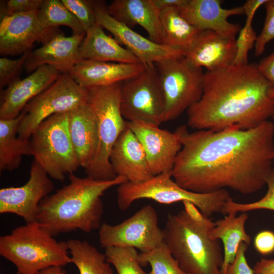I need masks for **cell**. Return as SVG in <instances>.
<instances>
[{
	"label": "cell",
	"mask_w": 274,
	"mask_h": 274,
	"mask_svg": "<svg viewBox=\"0 0 274 274\" xmlns=\"http://www.w3.org/2000/svg\"><path fill=\"white\" fill-rule=\"evenodd\" d=\"M237 213H230L224 218L215 222L210 237L216 240L221 239L223 244V262L221 267L222 274H225L227 266L232 263L235 258L241 243L248 246L251 242L250 236L245 230V224L248 215L243 213L236 216Z\"/></svg>",
	"instance_id": "484cf974"
},
{
	"label": "cell",
	"mask_w": 274,
	"mask_h": 274,
	"mask_svg": "<svg viewBox=\"0 0 274 274\" xmlns=\"http://www.w3.org/2000/svg\"><path fill=\"white\" fill-rule=\"evenodd\" d=\"M61 75L54 67L44 65L27 77L9 85L1 94L0 119L19 116L32 99L50 86Z\"/></svg>",
	"instance_id": "e0dca14e"
},
{
	"label": "cell",
	"mask_w": 274,
	"mask_h": 274,
	"mask_svg": "<svg viewBox=\"0 0 274 274\" xmlns=\"http://www.w3.org/2000/svg\"><path fill=\"white\" fill-rule=\"evenodd\" d=\"M38 11L6 15L0 23V54L15 56L30 51L36 42L43 44L58 31L44 29Z\"/></svg>",
	"instance_id": "2e32d148"
},
{
	"label": "cell",
	"mask_w": 274,
	"mask_h": 274,
	"mask_svg": "<svg viewBox=\"0 0 274 274\" xmlns=\"http://www.w3.org/2000/svg\"><path fill=\"white\" fill-rule=\"evenodd\" d=\"M110 160L116 175L128 182H141L153 176L144 148L127 125L114 144Z\"/></svg>",
	"instance_id": "44dd1931"
},
{
	"label": "cell",
	"mask_w": 274,
	"mask_h": 274,
	"mask_svg": "<svg viewBox=\"0 0 274 274\" xmlns=\"http://www.w3.org/2000/svg\"><path fill=\"white\" fill-rule=\"evenodd\" d=\"M258 65L263 75L274 85V51L262 58Z\"/></svg>",
	"instance_id": "60d3db41"
},
{
	"label": "cell",
	"mask_w": 274,
	"mask_h": 274,
	"mask_svg": "<svg viewBox=\"0 0 274 274\" xmlns=\"http://www.w3.org/2000/svg\"><path fill=\"white\" fill-rule=\"evenodd\" d=\"M139 257L141 265L150 264L149 274H187L164 242L150 252L139 253Z\"/></svg>",
	"instance_id": "4dcf8cb0"
},
{
	"label": "cell",
	"mask_w": 274,
	"mask_h": 274,
	"mask_svg": "<svg viewBox=\"0 0 274 274\" xmlns=\"http://www.w3.org/2000/svg\"><path fill=\"white\" fill-rule=\"evenodd\" d=\"M160 20L161 44L184 52L201 31L183 18L178 8L161 10Z\"/></svg>",
	"instance_id": "83f0119b"
},
{
	"label": "cell",
	"mask_w": 274,
	"mask_h": 274,
	"mask_svg": "<svg viewBox=\"0 0 274 274\" xmlns=\"http://www.w3.org/2000/svg\"><path fill=\"white\" fill-rule=\"evenodd\" d=\"M38 18L44 29H56L62 25L70 28L73 35L86 34L79 21L61 1L44 0L38 10Z\"/></svg>",
	"instance_id": "f546056e"
},
{
	"label": "cell",
	"mask_w": 274,
	"mask_h": 274,
	"mask_svg": "<svg viewBox=\"0 0 274 274\" xmlns=\"http://www.w3.org/2000/svg\"><path fill=\"white\" fill-rule=\"evenodd\" d=\"M127 126L138 138L145 151L153 176L172 174L177 156L182 148L176 133L144 121H127Z\"/></svg>",
	"instance_id": "9a60e30c"
},
{
	"label": "cell",
	"mask_w": 274,
	"mask_h": 274,
	"mask_svg": "<svg viewBox=\"0 0 274 274\" xmlns=\"http://www.w3.org/2000/svg\"><path fill=\"white\" fill-rule=\"evenodd\" d=\"M266 16L262 30L255 44V55L259 56L265 51L266 45L274 39V0H267L264 5Z\"/></svg>",
	"instance_id": "8d00e7d4"
},
{
	"label": "cell",
	"mask_w": 274,
	"mask_h": 274,
	"mask_svg": "<svg viewBox=\"0 0 274 274\" xmlns=\"http://www.w3.org/2000/svg\"><path fill=\"white\" fill-rule=\"evenodd\" d=\"M220 0H187L180 9L182 16L199 30H211L227 38H235L241 26L229 22L233 15H244L242 6L231 9L221 7Z\"/></svg>",
	"instance_id": "d6986e66"
},
{
	"label": "cell",
	"mask_w": 274,
	"mask_h": 274,
	"mask_svg": "<svg viewBox=\"0 0 274 274\" xmlns=\"http://www.w3.org/2000/svg\"><path fill=\"white\" fill-rule=\"evenodd\" d=\"M122 82L88 88V103L97 121L98 145L93 160L85 170L87 177L97 180L110 181L117 177L110 157L114 144L127 126L120 108Z\"/></svg>",
	"instance_id": "8992f818"
},
{
	"label": "cell",
	"mask_w": 274,
	"mask_h": 274,
	"mask_svg": "<svg viewBox=\"0 0 274 274\" xmlns=\"http://www.w3.org/2000/svg\"><path fill=\"white\" fill-rule=\"evenodd\" d=\"M120 108L127 121L163 123L165 99L155 64L145 65L140 74L122 82Z\"/></svg>",
	"instance_id": "8fae6325"
},
{
	"label": "cell",
	"mask_w": 274,
	"mask_h": 274,
	"mask_svg": "<svg viewBox=\"0 0 274 274\" xmlns=\"http://www.w3.org/2000/svg\"><path fill=\"white\" fill-rule=\"evenodd\" d=\"M163 239V231L159 226L157 212L150 204L143 207L119 224L103 223L99 228V243L104 248L131 247L145 253L162 243Z\"/></svg>",
	"instance_id": "7c38bea8"
},
{
	"label": "cell",
	"mask_w": 274,
	"mask_h": 274,
	"mask_svg": "<svg viewBox=\"0 0 274 274\" xmlns=\"http://www.w3.org/2000/svg\"><path fill=\"white\" fill-rule=\"evenodd\" d=\"M67 242H58L38 222L26 223L0 237V255L20 274H38L71 263Z\"/></svg>",
	"instance_id": "5b68a950"
},
{
	"label": "cell",
	"mask_w": 274,
	"mask_h": 274,
	"mask_svg": "<svg viewBox=\"0 0 274 274\" xmlns=\"http://www.w3.org/2000/svg\"><path fill=\"white\" fill-rule=\"evenodd\" d=\"M49 177L33 160L29 178L24 185L0 189V214H15L26 223L36 222L40 203L54 189Z\"/></svg>",
	"instance_id": "5bb4252c"
},
{
	"label": "cell",
	"mask_w": 274,
	"mask_h": 274,
	"mask_svg": "<svg viewBox=\"0 0 274 274\" xmlns=\"http://www.w3.org/2000/svg\"><path fill=\"white\" fill-rule=\"evenodd\" d=\"M267 190L265 195L260 199L250 203H238L230 198L224 204L221 213L247 212L257 210H269L274 211V167L267 182Z\"/></svg>",
	"instance_id": "d6a6232c"
},
{
	"label": "cell",
	"mask_w": 274,
	"mask_h": 274,
	"mask_svg": "<svg viewBox=\"0 0 274 274\" xmlns=\"http://www.w3.org/2000/svg\"><path fill=\"white\" fill-rule=\"evenodd\" d=\"M82 59L125 63H139L140 61L115 40L108 36L96 23L89 29L80 47Z\"/></svg>",
	"instance_id": "d4e9b609"
},
{
	"label": "cell",
	"mask_w": 274,
	"mask_h": 274,
	"mask_svg": "<svg viewBox=\"0 0 274 274\" xmlns=\"http://www.w3.org/2000/svg\"><path fill=\"white\" fill-rule=\"evenodd\" d=\"M252 23L246 22L239 32L238 37L236 39V50L233 65H241L248 63V52L254 47L257 37Z\"/></svg>",
	"instance_id": "836d02e7"
},
{
	"label": "cell",
	"mask_w": 274,
	"mask_h": 274,
	"mask_svg": "<svg viewBox=\"0 0 274 274\" xmlns=\"http://www.w3.org/2000/svg\"><path fill=\"white\" fill-rule=\"evenodd\" d=\"M182 148L172 172L187 190L207 193L230 188L244 195L266 185L274 166V124L266 121L251 129L174 131Z\"/></svg>",
	"instance_id": "6da1fadb"
},
{
	"label": "cell",
	"mask_w": 274,
	"mask_h": 274,
	"mask_svg": "<svg viewBox=\"0 0 274 274\" xmlns=\"http://www.w3.org/2000/svg\"><path fill=\"white\" fill-rule=\"evenodd\" d=\"M61 2L77 19L86 32L97 23L92 1L61 0Z\"/></svg>",
	"instance_id": "e575fe53"
},
{
	"label": "cell",
	"mask_w": 274,
	"mask_h": 274,
	"mask_svg": "<svg viewBox=\"0 0 274 274\" xmlns=\"http://www.w3.org/2000/svg\"><path fill=\"white\" fill-rule=\"evenodd\" d=\"M31 51V50H30ZM27 51L17 59H10L6 57L0 58V87L11 84L19 79L21 70L27 59L30 51Z\"/></svg>",
	"instance_id": "d590c367"
},
{
	"label": "cell",
	"mask_w": 274,
	"mask_h": 274,
	"mask_svg": "<svg viewBox=\"0 0 274 274\" xmlns=\"http://www.w3.org/2000/svg\"><path fill=\"white\" fill-rule=\"evenodd\" d=\"M15 274L20 273L17 272ZM38 274H66V272L63 267L52 266L41 271Z\"/></svg>",
	"instance_id": "f6af8a7d"
},
{
	"label": "cell",
	"mask_w": 274,
	"mask_h": 274,
	"mask_svg": "<svg viewBox=\"0 0 274 274\" xmlns=\"http://www.w3.org/2000/svg\"><path fill=\"white\" fill-rule=\"evenodd\" d=\"M183 203L184 209L167 216L164 242L187 274H222L223 251L210 237L215 222L193 204Z\"/></svg>",
	"instance_id": "277c9868"
},
{
	"label": "cell",
	"mask_w": 274,
	"mask_h": 274,
	"mask_svg": "<svg viewBox=\"0 0 274 274\" xmlns=\"http://www.w3.org/2000/svg\"><path fill=\"white\" fill-rule=\"evenodd\" d=\"M44 0H9L1 5V17L11 14L38 11Z\"/></svg>",
	"instance_id": "74e56055"
},
{
	"label": "cell",
	"mask_w": 274,
	"mask_h": 274,
	"mask_svg": "<svg viewBox=\"0 0 274 274\" xmlns=\"http://www.w3.org/2000/svg\"><path fill=\"white\" fill-rule=\"evenodd\" d=\"M272 118L273 119H274V115L273 116V117H272Z\"/></svg>",
	"instance_id": "bcb514c9"
},
{
	"label": "cell",
	"mask_w": 274,
	"mask_h": 274,
	"mask_svg": "<svg viewBox=\"0 0 274 274\" xmlns=\"http://www.w3.org/2000/svg\"><path fill=\"white\" fill-rule=\"evenodd\" d=\"M21 113L11 119H0V171L19 168L24 155H31L29 140L20 138L18 128L22 119Z\"/></svg>",
	"instance_id": "4316f807"
},
{
	"label": "cell",
	"mask_w": 274,
	"mask_h": 274,
	"mask_svg": "<svg viewBox=\"0 0 274 274\" xmlns=\"http://www.w3.org/2000/svg\"><path fill=\"white\" fill-rule=\"evenodd\" d=\"M172 178V174L163 173L141 182L127 181L119 185L117 190L119 208L125 211L134 201L141 199H152L167 204L188 202L203 216L210 218L215 213H221L224 204L231 198L226 189L207 193L187 190Z\"/></svg>",
	"instance_id": "52a82bcc"
},
{
	"label": "cell",
	"mask_w": 274,
	"mask_h": 274,
	"mask_svg": "<svg viewBox=\"0 0 274 274\" xmlns=\"http://www.w3.org/2000/svg\"><path fill=\"white\" fill-rule=\"evenodd\" d=\"M87 88L78 84L68 73L61 74L48 88L32 99L21 112L18 136L29 140L43 121L51 116L67 112L88 102Z\"/></svg>",
	"instance_id": "30bf717a"
},
{
	"label": "cell",
	"mask_w": 274,
	"mask_h": 274,
	"mask_svg": "<svg viewBox=\"0 0 274 274\" xmlns=\"http://www.w3.org/2000/svg\"><path fill=\"white\" fill-rule=\"evenodd\" d=\"M254 245L256 251L262 255H267L274 251V232L263 230L255 236Z\"/></svg>",
	"instance_id": "ab89813d"
},
{
	"label": "cell",
	"mask_w": 274,
	"mask_h": 274,
	"mask_svg": "<svg viewBox=\"0 0 274 274\" xmlns=\"http://www.w3.org/2000/svg\"><path fill=\"white\" fill-rule=\"evenodd\" d=\"M154 2L161 11L169 8H176L180 9L187 2V0H153Z\"/></svg>",
	"instance_id": "ee69618b"
},
{
	"label": "cell",
	"mask_w": 274,
	"mask_h": 274,
	"mask_svg": "<svg viewBox=\"0 0 274 274\" xmlns=\"http://www.w3.org/2000/svg\"><path fill=\"white\" fill-rule=\"evenodd\" d=\"M105 249L106 261L114 266L117 274H146L141 267L136 249L121 247Z\"/></svg>",
	"instance_id": "1f68e13d"
},
{
	"label": "cell",
	"mask_w": 274,
	"mask_h": 274,
	"mask_svg": "<svg viewBox=\"0 0 274 274\" xmlns=\"http://www.w3.org/2000/svg\"><path fill=\"white\" fill-rule=\"evenodd\" d=\"M107 10L115 19L130 28L140 25L151 40L161 44L160 11L153 0H114Z\"/></svg>",
	"instance_id": "cb8c5ba5"
},
{
	"label": "cell",
	"mask_w": 274,
	"mask_h": 274,
	"mask_svg": "<svg viewBox=\"0 0 274 274\" xmlns=\"http://www.w3.org/2000/svg\"><path fill=\"white\" fill-rule=\"evenodd\" d=\"M248 246L244 242L241 243L234 260L228 265L225 274H254L253 268L249 265L245 256Z\"/></svg>",
	"instance_id": "f35d334b"
},
{
	"label": "cell",
	"mask_w": 274,
	"mask_h": 274,
	"mask_svg": "<svg viewBox=\"0 0 274 274\" xmlns=\"http://www.w3.org/2000/svg\"><path fill=\"white\" fill-rule=\"evenodd\" d=\"M74 263L80 274H113L105 254L99 252L86 241L70 239L67 242Z\"/></svg>",
	"instance_id": "f1b7e54d"
},
{
	"label": "cell",
	"mask_w": 274,
	"mask_h": 274,
	"mask_svg": "<svg viewBox=\"0 0 274 274\" xmlns=\"http://www.w3.org/2000/svg\"><path fill=\"white\" fill-rule=\"evenodd\" d=\"M92 1L97 23L110 32L117 42L125 46L142 63L152 65L184 56L183 51L156 43L115 19L107 12L105 1Z\"/></svg>",
	"instance_id": "4fadbf2b"
},
{
	"label": "cell",
	"mask_w": 274,
	"mask_h": 274,
	"mask_svg": "<svg viewBox=\"0 0 274 274\" xmlns=\"http://www.w3.org/2000/svg\"><path fill=\"white\" fill-rule=\"evenodd\" d=\"M236 50L235 38L204 30L184 51V57L196 67L213 71L233 65Z\"/></svg>",
	"instance_id": "ffe728a7"
},
{
	"label": "cell",
	"mask_w": 274,
	"mask_h": 274,
	"mask_svg": "<svg viewBox=\"0 0 274 274\" xmlns=\"http://www.w3.org/2000/svg\"><path fill=\"white\" fill-rule=\"evenodd\" d=\"M187 112L197 130L253 129L274 115V85L255 62L207 71L202 95Z\"/></svg>",
	"instance_id": "7a4b0ae2"
},
{
	"label": "cell",
	"mask_w": 274,
	"mask_h": 274,
	"mask_svg": "<svg viewBox=\"0 0 274 274\" xmlns=\"http://www.w3.org/2000/svg\"><path fill=\"white\" fill-rule=\"evenodd\" d=\"M142 63H125L83 59L77 63L69 74L80 86L89 88L122 82L143 71Z\"/></svg>",
	"instance_id": "7402d4cb"
},
{
	"label": "cell",
	"mask_w": 274,
	"mask_h": 274,
	"mask_svg": "<svg viewBox=\"0 0 274 274\" xmlns=\"http://www.w3.org/2000/svg\"><path fill=\"white\" fill-rule=\"evenodd\" d=\"M154 64L165 99L163 122L170 121L200 99L204 73L202 68L195 66L184 56Z\"/></svg>",
	"instance_id": "9c48e42d"
},
{
	"label": "cell",
	"mask_w": 274,
	"mask_h": 274,
	"mask_svg": "<svg viewBox=\"0 0 274 274\" xmlns=\"http://www.w3.org/2000/svg\"><path fill=\"white\" fill-rule=\"evenodd\" d=\"M254 274H274V259H261L253 267Z\"/></svg>",
	"instance_id": "7bdbcfd3"
},
{
	"label": "cell",
	"mask_w": 274,
	"mask_h": 274,
	"mask_svg": "<svg viewBox=\"0 0 274 274\" xmlns=\"http://www.w3.org/2000/svg\"><path fill=\"white\" fill-rule=\"evenodd\" d=\"M70 183L43 198L37 222L53 236L77 230L90 232L101 226L103 204L101 197L109 188L127 182L123 176L110 181L69 175Z\"/></svg>",
	"instance_id": "3957f363"
},
{
	"label": "cell",
	"mask_w": 274,
	"mask_h": 274,
	"mask_svg": "<svg viewBox=\"0 0 274 274\" xmlns=\"http://www.w3.org/2000/svg\"><path fill=\"white\" fill-rule=\"evenodd\" d=\"M85 35L66 37L57 32L41 47L30 51L24 69L27 73H32L40 66L48 65L61 74L69 73L77 63L83 60L80 47Z\"/></svg>",
	"instance_id": "ac0fdd59"
},
{
	"label": "cell",
	"mask_w": 274,
	"mask_h": 274,
	"mask_svg": "<svg viewBox=\"0 0 274 274\" xmlns=\"http://www.w3.org/2000/svg\"><path fill=\"white\" fill-rule=\"evenodd\" d=\"M267 0H248L242 6L244 15L246 16V22H252L258 9L264 5Z\"/></svg>",
	"instance_id": "b9f144b4"
},
{
	"label": "cell",
	"mask_w": 274,
	"mask_h": 274,
	"mask_svg": "<svg viewBox=\"0 0 274 274\" xmlns=\"http://www.w3.org/2000/svg\"><path fill=\"white\" fill-rule=\"evenodd\" d=\"M70 138L80 166L89 167L95 156L97 145V121L88 102L67 112Z\"/></svg>",
	"instance_id": "603a6c76"
},
{
	"label": "cell",
	"mask_w": 274,
	"mask_h": 274,
	"mask_svg": "<svg viewBox=\"0 0 274 274\" xmlns=\"http://www.w3.org/2000/svg\"><path fill=\"white\" fill-rule=\"evenodd\" d=\"M67 112L53 115L43 121L29 139L34 160L50 178L59 181L80 167L68 132Z\"/></svg>",
	"instance_id": "ba28073f"
}]
</instances>
